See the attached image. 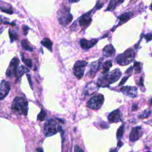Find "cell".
<instances>
[{
	"instance_id": "obj_1",
	"label": "cell",
	"mask_w": 152,
	"mask_h": 152,
	"mask_svg": "<svg viewBox=\"0 0 152 152\" xmlns=\"http://www.w3.org/2000/svg\"><path fill=\"white\" fill-rule=\"evenodd\" d=\"M122 73L119 69L116 68L110 72L103 74L102 77L99 78L97 81V85L99 86H107L116 81H118L121 76Z\"/></svg>"
},
{
	"instance_id": "obj_2",
	"label": "cell",
	"mask_w": 152,
	"mask_h": 152,
	"mask_svg": "<svg viewBox=\"0 0 152 152\" xmlns=\"http://www.w3.org/2000/svg\"><path fill=\"white\" fill-rule=\"evenodd\" d=\"M12 110L20 115H26L28 112V103L27 100L21 97L14 98L12 106Z\"/></svg>"
},
{
	"instance_id": "obj_3",
	"label": "cell",
	"mask_w": 152,
	"mask_h": 152,
	"mask_svg": "<svg viewBox=\"0 0 152 152\" xmlns=\"http://www.w3.org/2000/svg\"><path fill=\"white\" fill-rule=\"evenodd\" d=\"M135 58V52L132 49H128L124 53L118 55L116 58V62L121 65H126L131 63Z\"/></svg>"
},
{
	"instance_id": "obj_4",
	"label": "cell",
	"mask_w": 152,
	"mask_h": 152,
	"mask_svg": "<svg viewBox=\"0 0 152 152\" xmlns=\"http://www.w3.org/2000/svg\"><path fill=\"white\" fill-rule=\"evenodd\" d=\"M58 125L53 119H48L45 124L44 134L46 137H50L57 133Z\"/></svg>"
},
{
	"instance_id": "obj_5",
	"label": "cell",
	"mask_w": 152,
	"mask_h": 152,
	"mask_svg": "<svg viewBox=\"0 0 152 152\" xmlns=\"http://www.w3.org/2000/svg\"><path fill=\"white\" fill-rule=\"evenodd\" d=\"M104 102V96L102 94L93 96L87 102V106L91 109L97 110L101 107Z\"/></svg>"
},
{
	"instance_id": "obj_6",
	"label": "cell",
	"mask_w": 152,
	"mask_h": 152,
	"mask_svg": "<svg viewBox=\"0 0 152 152\" xmlns=\"http://www.w3.org/2000/svg\"><path fill=\"white\" fill-rule=\"evenodd\" d=\"M58 19L61 25L65 26L68 25L72 20V16L67 8H62L58 12Z\"/></svg>"
},
{
	"instance_id": "obj_7",
	"label": "cell",
	"mask_w": 152,
	"mask_h": 152,
	"mask_svg": "<svg viewBox=\"0 0 152 152\" xmlns=\"http://www.w3.org/2000/svg\"><path fill=\"white\" fill-rule=\"evenodd\" d=\"M87 65V62L86 61H77L73 68L74 74L78 79H81L84 73L86 66Z\"/></svg>"
},
{
	"instance_id": "obj_8",
	"label": "cell",
	"mask_w": 152,
	"mask_h": 152,
	"mask_svg": "<svg viewBox=\"0 0 152 152\" xmlns=\"http://www.w3.org/2000/svg\"><path fill=\"white\" fill-rule=\"evenodd\" d=\"M20 64V61L17 57H14L11 61L10 65L7 68L6 72V75L8 77H13L17 74V70L18 65Z\"/></svg>"
},
{
	"instance_id": "obj_9",
	"label": "cell",
	"mask_w": 152,
	"mask_h": 152,
	"mask_svg": "<svg viewBox=\"0 0 152 152\" xmlns=\"http://www.w3.org/2000/svg\"><path fill=\"white\" fill-rule=\"evenodd\" d=\"M102 64V62L100 61V60L92 62L90 65V66L87 72V75L89 77H93L94 75L96 74V72L101 69Z\"/></svg>"
},
{
	"instance_id": "obj_10",
	"label": "cell",
	"mask_w": 152,
	"mask_h": 152,
	"mask_svg": "<svg viewBox=\"0 0 152 152\" xmlns=\"http://www.w3.org/2000/svg\"><path fill=\"white\" fill-rule=\"evenodd\" d=\"M11 89L10 83L5 80H2L0 87V99L2 100L8 94Z\"/></svg>"
},
{
	"instance_id": "obj_11",
	"label": "cell",
	"mask_w": 152,
	"mask_h": 152,
	"mask_svg": "<svg viewBox=\"0 0 152 152\" xmlns=\"http://www.w3.org/2000/svg\"><path fill=\"white\" fill-rule=\"evenodd\" d=\"M120 90L123 94L131 97H135L137 95V88L134 86H124Z\"/></svg>"
},
{
	"instance_id": "obj_12",
	"label": "cell",
	"mask_w": 152,
	"mask_h": 152,
	"mask_svg": "<svg viewBox=\"0 0 152 152\" xmlns=\"http://www.w3.org/2000/svg\"><path fill=\"white\" fill-rule=\"evenodd\" d=\"M142 135V129L140 126L134 127L129 134V140L132 142L138 140Z\"/></svg>"
},
{
	"instance_id": "obj_13",
	"label": "cell",
	"mask_w": 152,
	"mask_h": 152,
	"mask_svg": "<svg viewBox=\"0 0 152 152\" xmlns=\"http://www.w3.org/2000/svg\"><path fill=\"white\" fill-rule=\"evenodd\" d=\"M108 120L110 123H117L122 120L121 113L119 109L113 110L108 115Z\"/></svg>"
},
{
	"instance_id": "obj_14",
	"label": "cell",
	"mask_w": 152,
	"mask_h": 152,
	"mask_svg": "<svg viewBox=\"0 0 152 152\" xmlns=\"http://www.w3.org/2000/svg\"><path fill=\"white\" fill-rule=\"evenodd\" d=\"M91 11L85 14L82 15L80 19L79 23L80 26L83 27H87L91 23Z\"/></svg>"
},
{
	"instance_id": "obj_15",
	"label": "cell",
	"mask_w": 152,
	"mask_h": 152,
	"mask_svg": "<svg viewBox=\"0 0 152 152\" xmlns=\"http://www.w3.org/2000/svg\"><path fill=\"white\" fill-rule=\"evenodd\" d=\"M97 39H92L91 40H87L85 39H82L80 40V45L84 49H88L93 47L97 42Z\"/></svg>"
},
{
	"instance_id": "obj_16",
	"label": "cell",
	"mask_w": 152,
	"mask_h": 152,
	"mask_svg": "<svg viewBox=\"0 0 152 152\" xmlns=\"http://www.w3.org/2000/svg\"><path fill=\"white\" fill-rule=\"evenodd\" d=\"M103 54L104 56L107 58L113 57L115 56V49L111 44L107 45L104 48L103 50Z\"/></svg>"
},
{
	"instance_id": "obj_17",
	"label": "cell",
	"mask_w": 152,
	"mask_h": 152,
	"mask_svg": "<svg viewBox=\"0 0 152 152\" xmlns=\"http://www.w3.org/2000/svg\"><path fill=\"white\" fill-rule=\"evenodd\" d=\"M112 66V60H107L104 62V63H102V74H105L107 73L109 71L110 68H111Z\"/></svg>"
},
{
	"instance_id": "obj_18",
	"label": "cell",
	"mask_w": 152,
	"mask_h": 152,
	"mask_svg": "<svg viewBox=\"0 0 152 152\" xmlns=\"http://www.w3.org/2000/svg\"><path fill=\"white\" fill-rule=\"evenodd\" d=\"M122 1L123 0H111L107 6L106 10L113 11L116 8V7L118 5H119L120 3H121Z\"/></svg>"
},
{
	"instance_id": "obj_19",
	"label": "cell",
	"mask_w": 152,
	"mask_h": 152,
	"mask_svg": "<svg viewBox=\"0 0 152 152\" xmlns=\"http://www.w3.org/2000/svg\"><path fill=\"white\" fill-rule=\"evenodd\" d=\"M42 45H43L44 46H45L47 49H48L50 52L52 51V46H53V43L51 42V40L48 38H45L41 41Z\"/></svg>"
},
{
	"instance_id": "obj_20",
	"label": "cell",
	"mask_w": 152,
	"mask_h": 152,
	"mask_svg": "<svg viewBox=\"0 0 152 152\" xmlns=\"http://www.w3.org/2000/svg\"><path fill=\"white\" fill-rule=\"evenodd\" d=\"M21 44L22 48L24 50H27V51H30V52L33 50V49L30 46L27 40H25V39L22 40L21 42Z\"/></svg>"
},
{
	"instance_id": "obj_21",
	"label": "cell",
	"mask_w": 152,
	"mask_h": 152,
	"mask_svg": "<svg viewBox=\"0 0 152 152\" xmlns=\"http://www.w3.org/2000/svg\"><path fill=\"white\" fill-rule=\"evenodd\" d=\"M29 72V69L26 68V66H23V65H21L18 69V71H17V75L18 77H21L24 73L26 72Z\"/></svg>"
},
{
	"instance_id": "obj_22",
	"label": "cell",
	"mask_w": 152,
	"mask_h": 152,
	"mask_svg": "<svg viewBox=\"0 0 152 152\" xmlns=\"http://www.w3.org/2000/svg\"><path fill=\"white\" fill-rule=\"evenodd\" d=\"M124 125H122L118 129L117 132H116V137L117 139L118 140V141H119L122 136H123V134H124Z\"/></svg>"
},
{
	"instance_id": "obj_23",
	"label": "cell",
	"mask_w": 152,
	"mask_h": 152,
	"mask_svg": "<svg viewBox=\"0 0 152 152\" xmlns=\"http://www.w3.org/2000/svg\"><path fill=\"white\" fill-rule=\"evenodd\" d=\"M131 14L130 13H125L121 16L119 17V18L121 21L122 22H125L127 20H128L131 17Z\"/></svg>"
},
{
	"instance_id": "obj_24",
	"label": "cell",
	"mask_w": 152,
	"mask_h": 152,
	"mask_svg": "<svg viewBox=\"0 0 152 152\" xmlns=\"http://www.w3.org/2000/svg\"><path fill=\"white\" fill-rule=\"evenodd\" d=\"M46 116V112H45L44 110L42 109L41 111H40V112L38 114V116H37V120H39V121H43L45 120Z\"/></svg>"
},
{
	"instance_id": "obj_25",
	"label": "cell",
	"mask_w": 152,
	"mask_h": 152,
	"mask_svg": "<svg viewBox=\"0 0 152 152\" xmlns=\"http://www.w3.org/2000/svg\"><path fill=\"white\" fill-rule=\"evenodd\" d=\"M133 69H134L135 73H138L140 72L141 69V64L138 62H135L134 66H132Z\"/></svg>"
},
{
	"instance_id": "obj_26",
	"label": "cell",
	"mask_w": 152,
	"mask_h": 152,
	"mask_svg": "<svg viewBox=\"0 0 152 152\" xmlns=\"http://www.w3.org/2000/svg\"><path fill=\"white\" fill-rule=\"evenodd\" d=\"M22 60L24 62V64L28 67L31 68L32 66V61L30 59H26L24 58L23 56H22Z\"/></svg>"
},
{
	"instance_id": "obj_27",
	"label": "cell",
	"mask_w": 152,
	"mask_h": 152,
	"mask_svg": "<svg viewBox=\"0 0 152 152\" xmlns=\"http://www.w3.org/2000/svg\"><path fill=\"white\" fill-rule=\"evenodd\" d=\"M9 35H10V39H11V42L14 40H16L17 38V35L14 32H12V31L11 30H9Z\"/></svg>"
},
{
	"instance_id": "obj_28",
	"label": "cell",
	"mask_w": 152,
	"mask_h": 152,
	"mask_svg": "<svg viewBox=\"0 0 152 152\" xmlns=\"http://www.w3.org/2000/svg\"><path fill=\"white\" fill-rule=\"evenodd\" d=\"M150 113H151V112L150 111H145L142 115H141L140 116H139V117L140 118H148V116H149V115L150 114Z\"/></svg>"
},
{
	"instance_id": "obj_29",
	"label": "cell",
	"mask_w": 152,
	"mask_h": 152,
	"mask_svg": "<svg viewBox=\"0 0 152 152\" xmlns=\"http://www.w3.org/2000/svg\"><path fill=\"white\" fill-rule=\"evenodd\" d=\"M129 75H127V76L124 77L122 79V80H121V83H119V86H122L123 84H125V82L126 81V80H128V78H129Z\"/></svg>"
},
{
	"instance_id": "obj_30",
	"label": "cell",
	"mask_w": 152,
	"mask_h": 152,
	"mask_svg": "<svg viewBox=\"0 0 152 152\" xmlns=\"http://www.w3.org/2000/svg\"><path fill=\"white\" fill-rule=\"evenodd\" d=\"M145 39L147 42H148L152 39V33H148L145 35Z\"/></svg>"
},
{
	"instance_id": "obj_31",
	"label": "cell",
	"mask_w": 152,
	"mask_h": 152,
	"mask_svg": "<svg viewBox=\"0 0 152 152\" xmlns=\"http://www.w3.org/2000/svg\"><path fill=\"white\" fill-rule=\"evenodd\" d=\"M1 10H2V11L8 13V14H12V13H13L12 11V10H10V9H8V10H7V9H4V10L1 9Z\"/></svg>"
},
{
	"instance_id": "obj_32",
	"label": "cell",
	"mask_w": 152,
	"mask_h": 152,
	"mask_svg": "<svg viewBox=\"0 0 152 152\" xmlns=\"http://www.w3.org/2000/svg\"><path fill=\"white\" fill-rule=\"evenodd\" d=\"M137 109H138V105L137 104H134L132 105V111H135V110H137Z\"/></svg>"
},
{
	"instance_id": "obj_33",
	"label": "cell",
	"mask_w": 152,
	"mask_h": 152,
	"mask_svg": "<svg viewBox=\"0 0 152 152\" xmlns=\"http://www.w3.org/2000/svg\"><path fill=\"white\" fill-rule=\"evenodd\" d=\"M74 151H83V150L82 149L80 148L78 146L75 145V149H74Z\"/></svg>"
},
{
	"instance_id": "obj_34",
	"label": "cell",
	"mask_w": 152,
	"mask_h": 152,
	"mask_svg": "<svg viewBox=\"0 0 152 152\" xmlns=\"http://www.w3.org/2000/svg\"><path fill=\"white\" fill-rule=\"evenodd\" d=\"M140 86H143V78L141 77V79H140Z\"/></svg>"
},
{
	"instance_id": "obj_35",
	"label": "cell",
	"mask_w": 152,
	"mask_h": 152,
	"mask_svg": "<svg viewBox=\"0 0 152 152\" xmlns=\"http://www.w3.org/2000/svg\"><path fill=\"white\" fill-rule=\"evenodd\" d=\"M27 78L29 79V83H30V86H31V87H32L31 86V79H30V75H28V74H27Z\"/></svg>"
},
{
	"instance_id": "obj_36",
	"label": "cell",
	"mask_w": 152,
	"mask_h": 152,
	"mask_svg": "<svg viewBox=\"0 0 152 152\" xmlns=\"http://www.w3.org/2000/svg\"><path fill=\"white\" fill-rule=\"evenodd\" d=\"M71 2H78L80 0H70Z\"/></svg>"
},
{
	"instance_id": "obj_37",
	"label": "cell",
	"mask_w": 152,
	"mask_h": 152,
	"mask_svg": "<svg viewBox=\"0 0 152 152\" xmlns=\"http://www.w3.org/2000/svg\"><path fill=\"white\" fill-rule=\"evenodd\" d=\"M37 151H43V149H37Z\"/></svg>"
},
{
	"instance_id": "obj_38",
	"label": "cell",
	"mask_w": 152,
	"mask_h": 152,
	"mask_svg": "<svg viewBox=\"0 0 152 152\" xmlns=\"http://www.w3.org/2000/svg\"><path fill=\"white\" fill-rule=\"evenodd\" d=\"M150 8L151 10H152V4H151V5H150Z\"/></svg>"
}]
</instances>
